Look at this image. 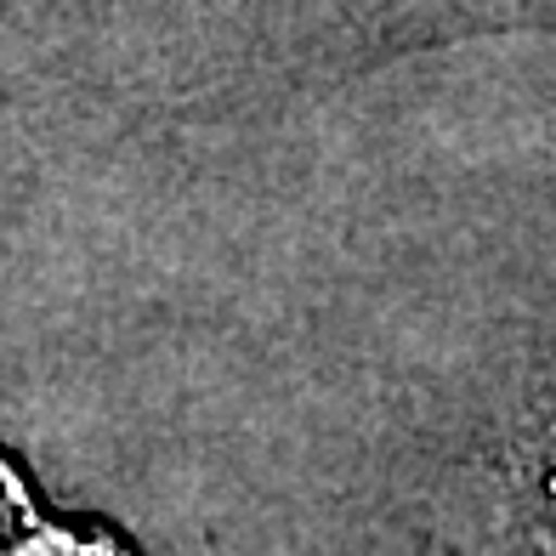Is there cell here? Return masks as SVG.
I'll return each mask as SVG.
<instances>
[{"label": "cell", "instance_id": "cell-1", "mask_svg": "<svg viewBox=\"0 0 556 556\" xmlns=\"http://www.w3.org/2000/svg\"><path fill=\"white\" fill-rule=\"evenodd\" d=\"M494 534L511 556H556V420H540L494 466Z\"/></svg>", "mask_w": 556, "mask_h": 556}]
</instances>
